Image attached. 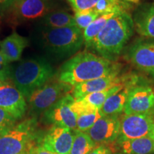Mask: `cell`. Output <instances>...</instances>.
I'll use <instances>...</instances> for the list:
<instances>
[{"label":"cell","mask_w":154,"mask_h":154,"mask_svg":"<svg viewBox=\"0 0 154 154\" xmlns=\"http://www.w3.org/2000/svg\"><path fill=\"white\" fill-rule=\"evenodd\" d=\"M121 63L89 51L78 52L64 62L58 72L59 82L74 87L81 83L120 74Z\"/></svg>","instance_id":"1"},{"label":"cell","mask_w":154,"mask_h":154,"mask_svg":"<svg viewBox=\"0 0 154 154\" xmlns=\"http://www.w3.org/2000/svg\"><path fill=\"white\" fill-rule=\"evenodd\" d=\"M33 42L49 59L63 60L78 53L84 44L83 31L76 26L48 28L39 26Z\"/></svg>","instance_id":"2"},{"label":"cell","mask_w":154,"mask_h":154,"mask_svg":"<svg viewBox=\"0 0 154 154\" xmlns=\"http://www.w3.org/2000/svg\"><path fill=\"white\" fill-rule=\"evenodd\" d=\"M131 16L126 11L115 14L86 48L99 56L116 61L134 31Z\"/></svg>","instance_id":"3"},{"label":"cell","mask_w":154,"mask_h":154,"mask_svg":"<svg viewBox=\"0 0 154 154\" xmlns=\"http://www.w3.org/2000/svg\"><path fill=\"white\" fill-rule=\"evenodd\" d=\"M51 63L45 57H32L20 61L11 69L13 84L28 99L31 94L54 76Z\"/></svg>","instance_id":"4"},{"label":"cell","mask_w":154,"mask_h":154,"mask_svg":"<svg viewBox=\"0 0 154 154\" xmlns=\"http://www.w3.org/2000/svg\"><path fill=\"white\" fill-rule=\"evenodd\" d=\"M35 118L24 120L0 135V154H22L27 152L36 137Z\"/></svg>","instance_id":"5"},{"label":"cell","mask_w":154,"mask_h":154,"mask_svg":"<svg viewBox=\"0 0 154 154\" xmlns=\"http://www.w3.org/2000/svg\"><path fill=\"white\" fill-rule=\"evenodd\" d=\"M72 86L57 81H49L28 98L30 113L38 115L44 113L61 98L66 95Z\"/></svg>","instance_id":"6"},{"label":"cell","mask_w":154,"mask_h":154,"mask_svg":"<svg viewBox=\"0 0 154 154\" xmlns=\"http://www.w3.org/2000/svg\"><path fill=\"white\" fill-rule=\"evenodd\" d=\"M50 0H15L11 6L10 22L15 24L40 21L51 11Z\"/></svg>","instance_id":"7"},{"label":"cell","mask_w":154,"mask_h":154,"mask_svg":"<svg viewBox=\"0 0 154 154\" xmlns=\"http://www.w3.org/2000/svg\"><path fill=\"white\" fill-rule=\"evenodd\" d=\"M154 124V113L124 114L120 116V131L117 140L136 139L151 134Z\"/></svg>","instance_id":"8"},{"label":"cell","mask_w":154,"mask_h":154,"mask_svg":"<svg viewBox=\"0 0 154 154\" xmlns=\"http://www.w3.org/2000/svg\"><path fill=\"white\" fill-rule=\"evenodd\" d=\"M124 114L154 113V87L137 85L131 88L124 109Z\"/></svg>","instance_id":"9"},{"label":"cell","mask_w":154,"mask_h":154,"mask_svg":"<svg viewBox=\"0 0 154 154\" xmlns=\"http://www.w3.org/2000/svg\"><path fill=\"white\" fill-rule=\"evenodd\" d=\"M119 131L120 115H103L86 133L96 146H109L118 139Z\"/></svg>","instance_id":"10"},{"label":"cell","mask_w":154,"mask_h":154,"mask_svg":"<svg viewBox=\"0 0 154 154\" xmlns=\"http://www.w3.org/2000/svg\"><path fill=\"white\" fill-rule=\"evenodd\" d=\"M73 96L66 94L44 113V119L53 125L76 130V115L71 109L74 101Z\"/></svg>","instance_id":"11"},{"label":"cell","mask_w":154,"mask_h":154,"mask_svg":"<svg viewBox=\"0 0 154 154\" xmlns=\"http://www.w3.org/2000/svg\"><path fill=\"white\" fill-rule=\"evenodd\" d=\"M74 138V131L53 125L41 138L38 145L54 153L69 154Z\"/></svg>","instance_id":"12"},{"label":"cell","mask_w":154,"mask_h":154,"mask_svg":"<svg viewBox=\"0 0 154 154\" xmlns=\"http://www.w3.org/2000/svg\"><path fill=\"white\" fill-rule=\"evenodd\" d=\"M0 108L19 120L27 109L26 98L14 84L2 82L0 85Z\"/></svg>","instance_id":"13"},{"label":"cell","mask_w":154,"mask_h":154,"mask_svg":"<svg viewBox=\"0 0 154 154\" xmlns=\"http://www.w3.org/2000/svg\"><path fill=\"white\" fill-rule=\"evenodd\" d=\"M126 58L133 65L141 70L154 69V41L135 43L129 48Z\"/></svg>","instance_id":"14"},{"label":"cell","mask_w":154,"mask_h":154,"mask_svg":"<svg viewBox=\"0 0 154 154\" xmlns=\"http://www.w3.org/2000/svg\"><path fill=\"white\" fill-rule=\"evenodd\" d=\"M134 28L140 35L154 38V4L139 6L134 11Z\"/></svg>","instance_id":"15"},{"label":"cell","mask_w":154,"mask_h":154,"mask_svg":"<svg viewBox=\"0 0 154 154\" xmlns=\"http://www.w3.org/2000/svg\"><path fill=\"white\" fill-rule=\"evenodd\" d=\"M27 46L28 40L14 32L0 42V51L10 63L19 61Z\"/></svg>","instance_id":"16"},{"label":"cell","mask_w":154,"mask_h":154,"mask_svg":"<svg viewBox=\"0 0 154 154\" xmlns=\"http://www.w3.org/2000/svg\"><path fill=\"white\" fill-rule=\"evenodd\" d=\"M118 151L124 154H151L154 152L153 140L149 136L136 139L117 140Z\"/></svg>","instance_id":"17"},{"label":"cell","mask_w":154,"mask_h":154,"mask_svg":"<svg viewBox=\"0 0 154 154\" xmlns=\"http://www.w3.org/2000/svg\"><path fill=\"white\" fill-rule=\"evenodd\" d=\"M131 88V86H125L121 91L109 96L100 109L102 113L105 116H115L124 112Z\"/></svg>","instance_id":"18"},{"label":"cell","mask_w":154,"mask_h":154,"mask_svg":"<svg viewBox=\"0 0 154 154\" xmlns=\"http://www.w3.org/2000/svg\"><path fill=\"white\" fill-rule=\"evenodd\" d=\"M41 26L48 28H63L76 26L74 17L66 11H51L40 20Z\"/></svg>","instance_id":"19"},{"label":"cell","mask_w":154,"mask_h":154,"mask_svg":"<svg viewBox=\"0 0 154 154\" xmlns=\"http://www.w3.org/2000/svg\"><path fill=\"white\" fill-rule=\"evenodd\" d=\"M119 12V11H118ZM117 12H109L100 14L89 26L83 31L84 44L87 47L99 34L108 21Z\"/></svg>","instance_id":"20"},{"label":"cell","mask_w":154,"mask_h":154,"mask_svg":"<svg viewBox=\"0 0 154 154\" xmlns=\"http://www.w3.org/2000/svg\"><path fill=\"white\" fill-rule=\"evenodd\" d=\"M96 146L86 132L74 131V138L69 154H88Z\"/></svg>","instance_id":"21"},{"label":"cell","mask_w":154,"mask_h":154,"mask_svg":"<svg viewBox=\"0 0 154 154\" xmlns=\"http://www.w3.org/2000/svg\"><path fill=\"white\" fill-rule=\"evenodd\" d=\"M125 86H128L124 85V84H119V85H116L113 86L112 88H109V89L104 90V91L95 92V93L88 94V95L84 96V97L82 98V99L88 102V103L94 106V107L100 109L102 106H103V103H104L106 100L109 96H111V95H113V94L121 91V90L122 89V88H124Z\"/></svg>","instance_id":"22"},{"label":"cell","mask_w":154,"mask_h":154,"mask_svg":"<svg viewBox=\"0 0 154 154\" xmlns=\"http://www.w3.org/2000/svg\"><path fill=\"white\" fill-rule=\"evenodd\" d=\"M103 116L100 109L93 112H88L79 115L76 119V130L79 131L86 132L91 128L98 119Z\"/></svg>","instance_id":"23"},{"label":"cell","mask_w":154,"mask_h":154,"mask_svg":"<svg viewBox=\"0 0 154 154\" xmlns=\"http://www.w3.org/2000/svg\"><path fill=\"white\" fill-rule=\"evenodd\" d=\"M127 5L122 0H99L94 9L99 14L126 11Z\"/></svg>","instance_id":"24"},{"label":"cell","mask_w":154,"mask_h":154,"mask_svg":"<svg viewBox=\"0 0 154 154\" xmlns=\"http://www.w3.org/2000/svg\"><path fill=\"white\" fill-rule=\"evenodd\" d=\"M99 15V13L96 12L94 9L76 11L74 16L76 26L80 29L81 30L84 31Z\"/></svg>","instance_id":"25"},{"label":"cell","mask_w":154,"mask_h":154,"mask_svg":"<svg viewBox=\"0 0 154 154\" xmlns=\"http://www.w3.org/2000/svg\"><path fill=\"white\" fill-rule=\"evenodd\" d=\"M16 121L12 116L0 108V135L13 128Z\"/></svg>","instance_id":"26"},{"label":"cell","mask_w":154,"mask_h":154,"mask_svg":"<svg viewBox=\"0 0 154 154\" xmlns=\"http://www.w3.org/2000/svg\"><path fill=\"white\" fill-rule=\"evenodd\" d=\"M67 1L76 12V11L94 9L99 0H67Z\"/></svg>","instance_id":"27"},{"label":"cell","mask_w":154,"mask_h":154,"mask_svg":"<svg viewBox=\"0 0 154 154\" xmlns=\"http://www.w3.org/2000/svg\"><path fill=\"white\" fill-rule=\"evenodd\" d=\"M11 67L9 63L0 51V81L2 82H7L10 78Z\"/></svg>","instance_id":"28"},{"label":"cell","mask_w":154,"mask_h":154,"mask_svg":"<svg viewBox=\"0 0 154 154\" xmlns=\"http://www.w3.org/2000/svg\"><path fill=\"white\" fill-rule=\"evenodd\" d=\"M15 0H0V17L10 9L11 6L14 3Z\"/></svg>","instance_id":"29"},{"label":"cell","mask_w":154,"mask_h":154,"mask_svg":"<svg viewBox=\"0 0 154 154\" xmlns=\"http://www.w3.org/2000/svg\"><path fill=\"white\" fill-rule=\"evenodd\" d=\"M113 153L109 146L106 145L97 146L88 154H112Z\"/></svg>","instance_id":"30"},{"label":"cell","mask_w":154,"mask_h":154,"mask_svg":"<svg viewBox=\"0 0 154 154\" xmlns=\"http://www.w3.org/2000/svg\"><path fill=\"white\" fill-rule=\"evenodd\" d=\"M28 154H56L47 151L39 145L32 146L28 151Z\"/></svg>","instance_id":"31"},{"label":"cell","mask_w":154,"mask_h":154,"mask_svg":"<svg viewBox=\"0 0 154 154\" xmlns=\"http://www.w3.org/2000/svg\"><path fill=\"white\" fill-rule=\"evenodd\" d=\"M150 137L151 138L152 140H153V146H154V124H153V128H152V130H151V134L149 135Z\"/></svg>","instance_id":"32"},{"label":"cell","mask_w":154,"mask_h":154,"mask_svg":"<svg viewBox=\"0 0 154 154\" xmlns=\"http://www.w3.org/2000/svg\"><path fill=\"white\" fill-rule=\"evenodd\" d=\"M146 72L149 73V74L151 76V78L153 79V80L154 81V69H151V70L147 71V72Z\"/></svg>","instance_id":"33"},{"label":"cell","mask_w":154,"mask_h":154,"mask_svg":"<svg viewBox=\"0 0 154 154\" xmlns=\"http://www.w3.org/2000/svg\"><path fill=\"white\" fill-rule=\"evenodd\" d=\"M125 1L128 2H131V3H134V4H137V3H138V2H139L140 0H125Z\"/></svg>","instance_id":"34"},{"label":"cell","mask_w":154,"mask_h":154,"mask_svg":"<svg viewBox=\"0 0 154 154\" xmlns=\"http://www.w3.org/2000/svg\"><path fill=\"white\" fill-rule=\"evenodd\" d=\"M112 154H124V153H122V152H121V151H118V152H116V153H113Z\"/></svg>","instance_id":"35"},{"label":"cell","mask_w":154,"mask_h":154,"mask_svg":"<svg viewBox=\"0 0 154 154\" xmlns=\"http://www.w3.org/2000/svg\"><path fill=\"white\" fill-rule=\"evenodd\" d=\"M22 154H28V151H27V152H25V153H22Z\"/></svg>","instance_id":"36"},{"label":"cell","mask_w":154,"mask_h":154,"mask_svg":"<svg viewBox=\"0 0 154 154\" xmlns=\"http://www.w3.org/2000/svg\"><path fill=\"white\" fill-rule=\"evenodd\" d=\"M2 84V82H1V81H0V85H1Z\"/></svg>","instance_id":"37"}]
</instances>
